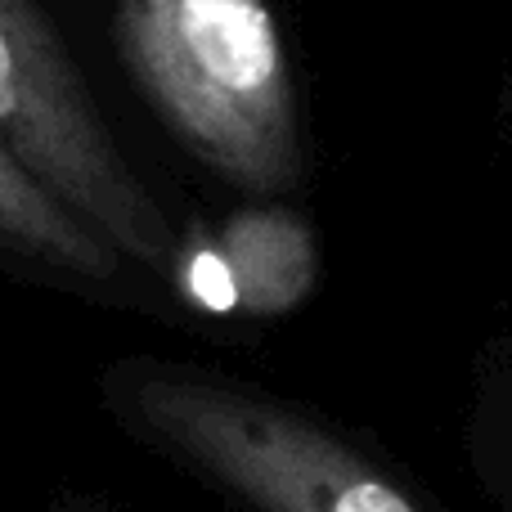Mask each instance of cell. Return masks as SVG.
<instances>
[{
	"mask_svg": "<svg viewBox=\"0 0 512 512\" xmlns=\"http://www.w3.org/2000/svg\"><path fill=\"white\" fill-rule=\"evenodd\" d=\"M104 396L153 450L256 512H423L310 418L185 364H113Z\"/></svg>",
	"mask_w": 512,
	"mask_h": 512,
	"instance_id": "2",
	"label": "cell"
},
{
	"mask_svg": "<svg viewBox=\"0 0 512 512\" xmlns=\"http://www.w3.org/2000/svg\"><path fill=\"white\" fill-rule=\"evenodd\" d=\"M108 27L180 149L248 194L297 185V86L265 0H108Z\"/></svg>",
	"mask_w": 512,
	"mask_h": 512,
	"instance_id": "1",
	"label": "cell"
},
{
	"mask_svg": "<svg viewBox=\"0 0 512 512\" xmlns=\"http://www.w3.org/2000/svg\"><path fill=\"white\" fill-rule=\"evenodd\" d=\"M0 265L63 288L108 292L126 279V256L54 198L0 144Z\"/></svg>",
	"mask_w": 512,
	"mask_h": 512,
	"instance_id": "4",
	"label": "cell"
},
{
	"mask_svg": "<svg viewBox=\"0 0 512 512\" xmlns=\"http://www.w3.org/2000/svg\"><path fill=\"white\" fill-rule=\"evenodd\" d=\"M59 512H113V508H104V504H95V499H81V495H68L59 504Z\"/></svg>",
	"mask_w": 512,
	"mask_h": 512,
	"instance_id": "6",
	"label": "cell"
},
{
	"mask_svg": "<svg viewBox=\"0 0 512 512\" xmlns=\"http://www.w3.org/2000/svg\"><path fill=\"white\" fill-rule=\"evenodd\" d=\"M0 144L126 265L171 279L180 234L117 144L45 0H0Z\"/></svg>",
	"mask_w": 512,
	"mask_h": 512,
	"instance_id": "3",
	"label": "cell"
},
{
	"mask_svg": "<svg viewBox=\"0 0 512 512\" xmlns=\"http://www.w3.org/2000/svg\"><path fill=\"white\" fill-rule=\"evenodd\" d=\"M243 315H283L301 306L315 283V239L301 216L283 207H243L216 230Z\"/></svg>",
	"mask_w": 512,
	"mask_h": 512,
	"instance_id": "5",
	"label": "cell"
}]
</instances>
